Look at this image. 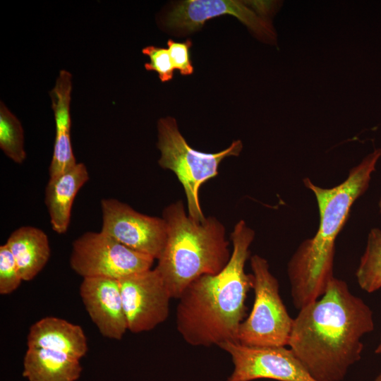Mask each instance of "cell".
Here are the masks:
<instances>
[{
  "label": "cell",
  "mask_w": 381,
  "mask_h": 381,
  "mask_svg": "<svg viewBox=\"0 0 381 381\" xmlns=\"http://www.w3.org/2000/svg\"><path fill=\"white\" fill-rule=\"evenodd\" d=\"M374 329L370 306L334 277L320 298L298 310L288 346L315 380L343 381Z\"/></svg>",
  "instance_id": "obj_1"
},
{
  "label": "cell",
  "mask_w": 381,
  "mask_h": 381,
  "mask_svg": "<svg viewBox=\"0 0 381 381\" xmlns=\"http://www.w3.org/2000/svg\"><path fill=\"white\" fill-rule=\"evenodd\" d=\"M254 238V230L238 221L231 234L232 250L226 265L215 274L194 280L178 298L176 329L188 344L208 347L238 342L247 294L253 286V275L246 273L245 265Z\"/></svg>",
  "instance_id": "obj_2"
},
{
  "label": "cell",
  "mask_w": 381,
  "mask_h": 381,
  "mask_svg": "<svg viewBox=\"0 0 381 381\" xmlns=\"http://www.w3.org/2000/svg\"><path fill=\"white\" fill-rule=\"evenodd\" d=\"M380 157L381 148L375 149L332 188L317 186L309 178L303 179L316 199L320 222L315 234L298 245L287 263L291 300L297 310L320 298L334 277L336 239L352 205L368 190Z\"/></svg>",
  "instance_id": "obj_3"
},
{
  "label": "cell",
  "mask_w": 381,
  "mask_h": 381,
  "mask_svg": "<svg viewBox=\"0 0 381 381\" xmlns=\"http://www.w3.org/2000/svg\"><path fill=\"white\" fill-rule=\"evenodd\" d=\"M167 226V241L155 269L171 298L178 299L194 280L219 272L231 252L224 224L214 217L193 220L181 200L167 206L162 217Z\"/></svg>",
  "instance_id": "obj_4"
},
{
  "label": "cell",
  "mask_w": 381,
  "mask_h": 381,
  "mask_svg": "<svg viewBox=\"0 0 381 381\" xmlns=\"http://www.w3.org/2000/svg\"><path fill=\"white\" fill-rule=\"evenodd\" d=\"M157 148L160 151L159 166L173 171L183 187L187 200L188 214L202 222L205 217L201 209L199 190L203 183L218 174L222 161L238 156L243 147L240 140H234L226 149L216 153H205L192 148L180 133L176 121L171 116L157 122Z\"/></svg>",
  "instance_id": "obj_5"
},
{
  "label": "cell",
  "mask_w": 381,
  "mask_h": 381,
  "mask_svg": "<svg viewBox=\"0 0 381 381\" xmlns=\"http://www.w3.org/2000/svg\"><path fill=\"white\" fill-rule=\"evenodd\" d=\"M250 265L255 298L250 313L239 327L238 341L250 346H288L294 318L280 296L278 279L265 258L253 255Z\"/></svg>",
  "instance_id": "obj_6"
},
{
  "label": "cell",
  "mask_w": 381,
  "mask_h": 381,
  "mask_svg": "<svg viewBox=\"0 0 381 381\" xmlns=\"http://www.w3.org/2000/svg\"><path fill=\"white\" fill-rule=\"evenodd\" d=\"M154 260L101 231H87L73 243L70 266L83 278L120 279L151 269Z\"/></svg>",
  "instance_id": "obj_7"
},
{
  "label": "cell",
  "mask_w": 381,
  "mask_h": 381,
  "mask_svg": "<svg viewBox=\"0 0 381 381\" xmlns=\"http://www.w3.org/2000/svg\"><path fill=\"white\" fill-rule=\"evenodd\" d=\"M219 347L230 356L233 363L226 381H317L289 348L250 346L239 342H226Z\"/></svg>",
  "instance_id": "obj_8"
},
{
  "label": "cell",
  "mask_w": 381,
  "mask_h": 381,
  "mask_svg": "<svg viewBox=\"0 0 381 381\" xmlns=\"http://www.w3.org/2000/svg\"><path fill=\"white\" fill-rule=\"evenodd\" d=\"M101 231L126 246L158 260L167 241L162 217L142 214L114 198L101 200Z\"/></svg>",
  "instance_id": "obj_9"
},
{
  "label": "cell",
  "mask_w": 381,
  "mask_h": 381,
  "mask_svg": "<svg viewBox=\"0 0 381 381\" xmlns=\"http://www.w3.org/2000/svg\"><path fill=\"white\" fill-rule=\"evenodd\" d=\"M119 282L128 330L132 333L147 332L167 319L172 298L155 268Z\"/></svg>",
  "instance_id": "obj_10"
},
{
  "label": "cell",
  "mask_w": 381,
  "mask_h": 381,
  "mask_svg": "<svg viewBox=\"0 0 381 381\" xmlns=\"http://www.w3.org/2000/svg\"><path fill=\"white\" fill-rule=\"evenodd\" d=\"M223 15L237 18L260 40L276 44L277 33L272 22L258 15L246 1L188 0L177 4L167 15L166 25L171 28L193 32L205 22Z\"/></svg>",
  "instance_id": "obj_11"
},
{
  "label": "cell",
  "mask_w": 381,
  "mask_h": 381,
  "mask_svg": "<svg viewBox=\"0 0 381 381\" xmlns=\"http://www.w3.org/2000/svg\"><path fill=\"white\" fill-rule=\"evenodd\" d=\"M80 294L92 321L102 336L120 340L128 330L119 279L83 278Z\"/></svg>",
  "instance_id": "obj_12"
},
{
  "label": "cell",
  "mask_w": 381,
  "mask_h": 381,
  "mask_svg": "<svg viewBox=\"0 0 381 381\" xmlns=\"http://www.w3.org/2000/svg\"><path fill=\"white\" fill-rule=\"evenodd\" d=\"M71 90L72 75L68 71L61 70L54 87L49 92L55 120V139L49 167V178L59 175L78 163L74 157L71 139Z\"/></svg>",
  "instance_id": "obj_13"
},
{
  "label": "cell",
  "mask_w": 381,
  "mask_h": 381,
  "mask_svg": "<svg viewBox=\"0 0 381 381\" xmlns=\"http://www.w3.org/2000/svg\"><path fill=\"white\" fill-rule=\"evenodd\" d=\"M89 179L87 168L81 162L49 179L44 202L52 230L56 233L63 234L67 231L74 199Z\"/></svg>",
  "instance_id": "obj_14"
},
{
  "label": "cell",
  "mask_w": 381,
  "mask_h": 381,
  "mask_svg": "<svg viewBox=\"0 0 381 381\" xmlns=\"http://www.w3.org/2000/svg\"><path fill=\"white\" fill-rule=\"evenodd\" d=\"M27 343L28 348L49 349L79 361L88 349L80 326L55 317H46L33 324Z\"/></svg>",
  "instance_id": "obj_15"
},
{
  "label": "cell",
  "mask_w": 381,
  "mask_h": 381,
  "mask_svg": "<svg viewBox=\"0 0 381 381\" xmlns=\"http://www.w3.org/2000/svg\"><path fill=\"white\" fill-rule=\"evenodd\" d=\"M17 264L23 281L33 279L44 267L51 253L46 233L23 226L13 231L6 243Z\"/></svg>",
  "instance_id": "obj_16"
},
{
  "label": "cell",
  "mask_w": 381,
  "mask_h": 381,
  "mask_svg": "<svg viewBox=\"0 0 381 381\" xmlns=\"http://www.w3.org/2000/svg\"><path fill=\"white\" fill-rule=\"evenodd\" d=\"M83 368L80 361L40 348H28L23 375L29 381H75Z\"/></svg>",
  "instance_id": "obj_17"
},
{
  "label": "cell",
  "mask_w": 381,
  "mask_h": 381,
  "mask_svg": "<svg viewBox=\"0 0 381 381\" xmlns=\"http://www.w3.org/2000/svg\"><path fill=\"white\" fill-rule=\"evenodd\" d=\"M359 287L367 293L381 289V229L372 228L368 232L365 250L356 273Z\"/></svg>",
  "instance_id": "obj_18"
},
{
  "label": "cell",
  "mask_w": 381,
  "mask_h": 381,
  "mask_svg": "<svg viewBox=\"0 0 381 381\" xmlns=\"http://www.w3.org/2000/svg\"><path fill=\"white\" fill-rule=\"evenodd\" d=\"M0 147L15 163L22 164L26 158L22 125L2 102L0 104Z\"/></svg>",
  "instance_id": "obj_19"
},
{
  "label": "cell",
  "mask_w": 381,
  "mask_h": 381,
  "mask_svg": "<svg viewBox=\"0 0 381 381\" xmlns=\"http://www.w3.org/2000/svg\"><path fill=\"white\" fill-rule=\"evenodd\" d=\"M23 279L17 264L5 243L0 246V294H9L16 290Z\"/></svg>",
  "instance_id": "obj_20"
},
{
  "label": "cell",
  "mask_w": 381,
  "mask_h": 381,
  "mask_svg": "<svg viewBox=\"0 0 381 381\" xmlns=\"http://www.w3.org/2000/svg\"><path fill=\"white\" fill-rule=\"evenodd\" d=\"M142 52L150 59V62L145 64L147 71L157 72L162 83L168 82L174 78L175 69L168 49L147 46L143 49Z\"/></svg>",
  "instance_id": "obj_21"
},
{
  "label": "cell",
  "mask_w": 381,
  "mask_h": 381,
  "mask_svg": "<svg viewBox=\"0 0 381 381\" xmlns=\"http://www.w3.org/2000/svg\"><path fill=\"white\" fill-rule=\"evenodd\" d=\"M167 44L174 69L179 70L181 75H191L193 72L190 56L192 41L188 39L184 42H178L169 39Z\"/></svg>",
  "instance_id": "obj_22"
},
{
  "label": "cell",
  "mask_w": 381,
  "mask_h": 381,
  "mask_svg": "<svg viewBox=\"0 0 381 381\" xmlns=\"http://www.w3.org/2000/svg\"><path fill=\"white\" fill-rule=\"evenodd\" d=\"M248 5L261 18L270 20V16L277 11L282 1H246Z\"/></svg>",
  "instance_id": "obj_23"
},
{
  "label": "cell",
  "mask_w": 381,
  "mask_h": 381,
  "mask_svg": "<svg viewBox=\"0 0 381 381\" xmlns=\"http://www.w3.org/2000/svg\"><path fill=\"white\" fill-rule=\"evenodd\" d=\"M375 353L381 355V335L380 337L379 343L375 349Z\"/></svg>",
  "instance_id": "obj_24"
},
{
  "label": "cell",
  "mask_w": 381,
  "mask_h": 381,
  "mask_svg": "<svg viewBox=\"0 0 381 381\" xmlns=\"http://www.w3.org/2000/svg\"><path fill=\"white\" fill-rule=\"evenodd\" d=\"M374 381H381V372L377 375Z\"/></svg>",
  "instance_id": "obj_25"
},
{
  "label": "cell",
  "mask_w": 381,
  "mask_h": 381,
  "mask_svg": "<svg viewBox=\"0 0 381 381\" xmlns=\"http://www.w3.org/2000/svg\"><path fill=\"white\" fill-rule=\"evenodd\" d=\"M378 208H379V212H380V214L381 216V197L379 200V202H378Z\"/></svg>",
  "instance_id": "obj_26"
}]
</instances>
